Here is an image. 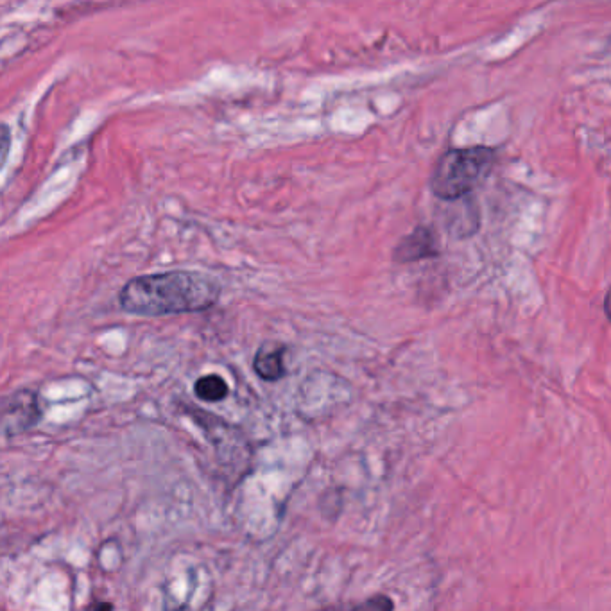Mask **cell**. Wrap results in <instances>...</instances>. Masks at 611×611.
Here are the masks:
<instances>
[{
	"label": "cell",
	"mask_w": 611,
	"mask_h": 611,
	"mask_svg": "<svg viewBox=\"0 0 611 611\" xmlns=\"http://www.w3.org/2000/svg\"><path fill=\"white\" fill-rule=\"evenodd\" d=\"M321 611H393V601L386 595L371 597L370 601L361 604H353L350 608H328Z\"/></svg>",
	"instance_id": "52a82bcc"
},
{
	"label": "cell",
	"mask_w": 611,
	"mask_h": 611,
	"mask_svg": "<svg viewBox=\"0 0 611 611\" xmlns=\"http://www.w3.org/2000/svg\"><path fill=\"white\" fill-rule=\"evenodd\" d=\"M438 255V241L429 228H416L395 248L396 262H416V260L438 257Z\"/></svg>",
	"instance_id": "277c9868"
},
{
	"label": "cell",
	"mask_w": 611,
	"mask_h": 611,
	"mask_svg": "<svg viewBox=\"0 0 611 611\" xmlns=\"http://www.w3.org/2000/svg\"><path fill=\"white\" fill-rule=\"evenodd\" d=\"M11 149V131L6 124H0V167L6 164Z\"/></svg>",
	"instance_id": "ba28073f"
},
{
	"label": "cell",
	"mask_w": 611,
	"mask_h": 611,
	"mask_svg": "<svg viewBox=\"0 0 611 611\" xmlns=\"http://www.w3.org/2000/svg\"><path fill=\"white\" fill-rule=\"evenodd\" d=\"M40 420L38 398L31 391H18L0 400V431L15 434L33 427Z\"/></svg>",
	"instance_id": "3957f363"
},
{
	"label": "cell",
	"mask_w": 611,
	"mask_h": 611,
	"mask_svg": "<svg viewBox=\"0 0 611 611\" xmlns=\"http://www.w3.org/2000/svg\"><path fill=\"white\" fill-rule=\"evenodd\" d=\"M196 395L205 402H221L226 396H228V384L224 382L219 375H207V377H201L194 386Z\"/></svg>",
	"instance_id": "8992f818"
},
{
	"label": "cell",
	"mask_w": 611,
	"mask_h": 611,
	"mask_svg": "<svg viewBox=\"0 0 611 611\" xmlns=\"http://www.w3.org/2000/svg\"><path fill=\"white\" fill-rule=\"evenodd\" d=\"M284 353L285 348L282 345L266 343V345L260 346L259 352L255 355V361H253V368H255V373L259 375L260 379L275 382V380L284 377Z\"/></svg>",
	"instance_id": "5b68a950"
},
{
	"label": "cell",
	"mask_w": 611,
	"mask_h": 611,
	"mask_svg": "<svg viewBox=\"0 0 611 611\" xmlns=\"http://www.w3.org/2000/svg\"><path fill=\"white\" fill-rule=\"evenodd\" d=\"M221 287L212 276L192 271H169L137 276L122 287L119 305L135 316H169L201 312L216 305Z\"/></svg>",
	"instance_id": "6da1fadb"
},
{
	"label": "cell",
	"mask_w": 611,
	"mask_h": 611,
	"mask_svg": "<svg viewBox=\"0 0 611 611\" xmlns=\"http://www.w3.org/2000/svg\"><path fill=\"white\" fill-rule=\"evenodd\" d=\"M493 164L495 151L490 147L452 149L441 156L432 174V192L445 201L465 198L490 174Z\"/></svg>",
	"instance_id": "7a4b0ae2"
}]
</instances>
